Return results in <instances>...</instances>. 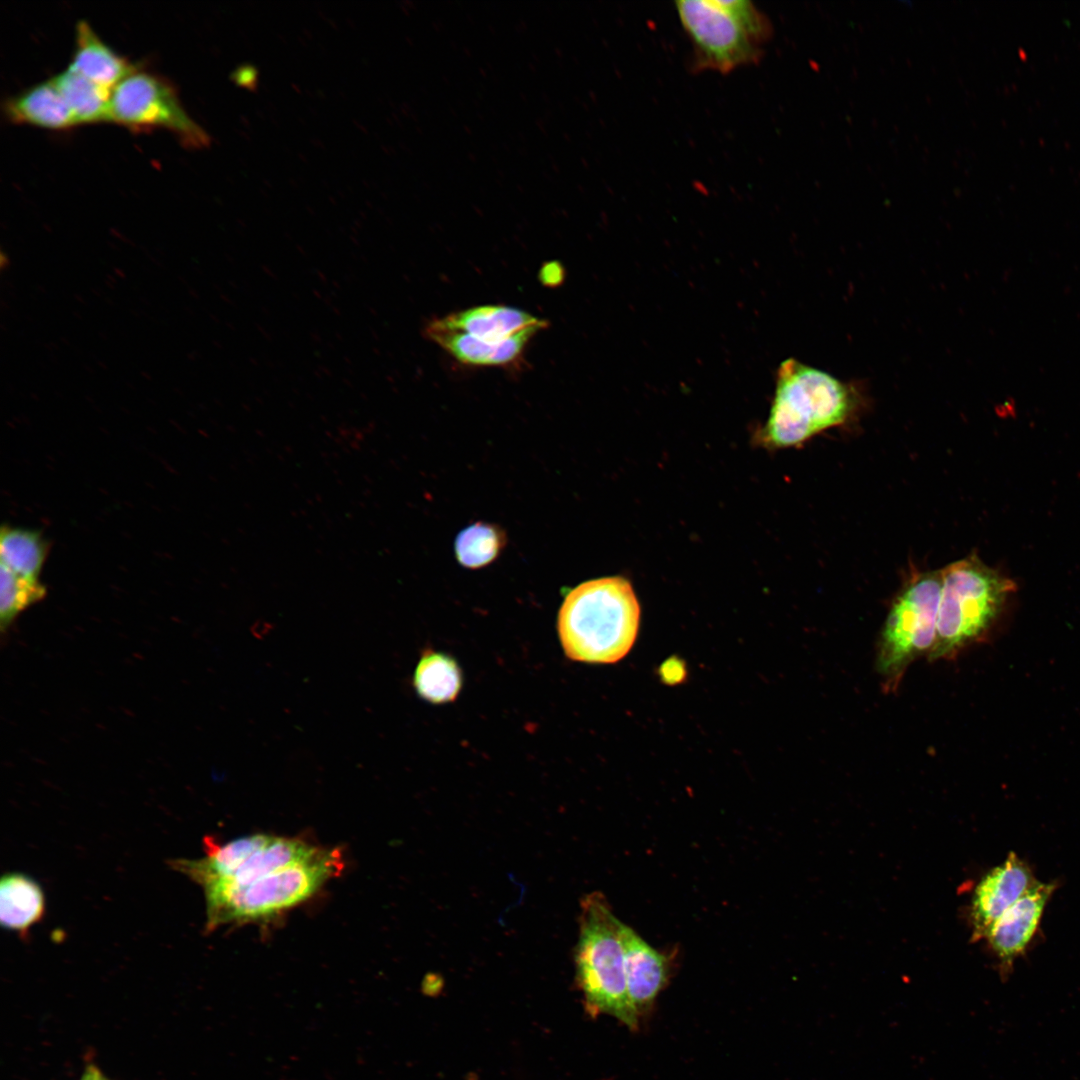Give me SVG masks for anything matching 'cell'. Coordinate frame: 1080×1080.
<instances>
[{
	"instance_id": "1",
	"label": "cell",
	"mask_w": 1080,
	"mask_h": 1080,
	"mask_svg": "<svg viewBox=\"0 0 1080 1080\" xmlns=\"http://www.w3.org/2000/svg\"><path fill=\"white\" fill-rule=\"evenodd\" d=\"M639 623L640 605L631 583L610 576L585 581L567 593L557 631L569 659L612 664L631 650Z\"/></svg>"
},
{
	"instance_id": "2",
	"label": "cell",
	"mask_w": 1080,
	"mask_h": 1080,
	"mask_svg": "<svg viewBox=\"0 0 1080 1080\" xmlns=\"http://www.w3.org/2000/svg\"><path fill=\"white\" fill-rule=\"evenodd\" d=\"M857 404L851 385L796 359H786L777 370L774 399L759 440L768 448L797 446L846 422Z\"/></svg>"
},
{
	"instance_id": "3",
	"label": "cell",
	"mask_w": 1080,
	"mask_h": 1080,
	"mask_svg": "<svg viewBox=\"0 0 1080 1080\" xmlns=\"http://www.w3.org/2000/svg\"><path fill=\"white\" fill-rule=\"evenodd\" d=\"M675 11L692 45V69L729 74L758 64L773 35L769 17L749 0H678Z\"/></svg>"
},
{
	"instance_id": "4",
	"label": "cell",
	"mask_w": 1080,
	"mask_h": 1080,
	"mask_svg": "<svg viewBox=\"0 0 1080 1080\" xmlns=\"http://www.w3.org/2000/svg\"><path fill=\"white\" fill-rule=\"evenodd\" d=\"M936 640L930 661L952 660L985 639L1015 583L971 556L941 570Z\"/></svg>"
},
{
	"instance_id": "5",
	"label": "cell",
	"mask_w": 1080,
	"mask_h": 1080,
	"mask_svg": "<svg viewBox=\"0 0 1080 1080\" xmlns=\"http://www.w3.org/2000/svg\"><path fill=\"white\" fill-rule=\"evenodd\" d=\"M622 923L601 892L583 897L574 957L576 979L591 1014H608L636 1030L639 1015L628 996Z\"/></svg>"
},
{
	"instance_id": "6",
	"label": "cell",
	"mask_w": 1080,
	"mask_h": 1080,
	"mask_svg": "<svg viewBox=\"0 0 1080 1080\" xmlns=\"http://www.w3.org/2000/svg\"><path fill=\"white\" fill-rule=\"evenodd\" d=\"M343 867L337 849L296 863L245 885L204 889L207 932L223 925L270 918L312 896Z\"/></svg>"
},
{
	"instance_id": "7",
	"label": "cell",
	"mask_w": 1080,
	"mask_h": 1080,
	"mask_svg": "<svg viewBox=\"0 0 1080 1080\" xmlns=\"http://www.w3.org/2000/svg\"><path fill=\"white\" fill-rule=\"evenodd\" d=\"M941 584V570L921 573L892 603L876 654V669L887 692L898 688L910 664L930 655L936 640Z\"/></svg>"
},
{
	"instance_id": "8",
	"label": "cell",
	"mask_w": 1080,
	"mask_h": 1080,
	"mask_svg": "<svg viewBox=\"0 0 1080 1080\" xmlns=\"http://www.w3.org/2000/svg\"><path fill=\"white\" fill-rule=\"evenodd\" d=\"M111 121L134 130L164 128L190 148L210 144L208 133L185 111L174 86L161 76L136 69L111 93Z\"/></svg>"
},
{
	"instance_id": "9",
	"label": "cell",
	"mask_w": 1080,
	"mask_h": 1080,
	"mask_svg": "<svg viewBox=\"0 0 1080 1080\" xmlns=\"http://www.w3.org/2000/svg\"><path fill=\"white\" fill-rule=\"evenodd\" d=\"M1035 882L1026 864L1010 852L977 885L971 905L972 939L986 937L997 920Z\"/></svg>"
},
{
	"instance_id": "10",
	"label": "cell",
	"mask_w": 1080,
	"mask_h": 1080,
	"mask_svg": "<svg viewBox=\"0 0 1080 1080\" xmlns=\"http://www.w3.org/2000/svg\"><path fill=\"white\" fill-rule=\"evenodd\" d=\"M628 996L639 1017L647 1013L672 976L674 954L656 949L625 923L621 926Z\"/></svg>"
},
{
	"instance_id": "11",
	"label": "cell",
	"mask_w": 1080,
	"mask_h": 1080,
	"mask_svg": "<svg viewBox=\"0 0 1080 1080\" xmlns=\"http://www.w3.org/2000/svg\"><path fill=\"white\" fill-rule=\"evenodd\" d=\"M542 329L531 327L502 342L490 343L452 328L438 318L425 325L424 336L462 364L509 367L522 360L528 343Z\"/></svg>"
},
{
	"instance_id": "12",
	"label": "cell",
	"mask_w": 1080,
	"mask_h": 1080,
	"mask_svg": "<svg viewBox=\"0 0 1080 1080\" xmlns=\"http://www.w3.org/2000/svg\"><path fill=\"white\" fill-rule=\"evenodd\" d=\"M1055 885L1035 881L993 925L986 938L1004 970L1010 969L1034 936Z\"/></svg>"
},
{
	"instance_id": "13",
	"label": "cell",
	"mask_w": 1080,
	"mask_h": 1080,
	"mask_svg": "<svg viewBox=\"0 0 1080 1080\" xmlns=\"http://www.w3.org/2000/svg\"><path fill=\"white\" fill-rule=\"evenodd\" d=\"M442 321L482 341L499 343L531 327L546 328L548 323L526 311L504 306H476L451 313Z\"/></svg>"
},
{
	"instance_id": "14",
	"label": "cell",
	"mask_w": 1080,
	"mask_h": 1080,
	"mask_svg": "<svg viewBox=\"0 0 1080 1080\" xmlns=\"http://www.w3.org/2000/svg\"><path fill=\"white\" fill-rule=\"evenodd\" d=\"M68 69L83 77L113 89L137 67L108 46L88 22L76 25V43Z\"/></svg>"
},
{
	"instance_id": "15",
	"label": "cell",
	"mask_w": 1080,
	"mask_h": 1080,
	"mask_svg": "<svg viewBox=\"0 0 1080 1080\" xmlns=\"http://www.w3.org/2000/svg\"><path fill=\"white\" fill-rule=\"evenodd\" d=\"M7 118L53 130L77 125L74 116L52 79L38 83L10 97L4 103Z\"/></svg>"
},
{
	"instance_id": "16",
	"label": "cell",
	"mask_w": 1080,
	"mask_h": 1080,
	"mask_svg": "<svg viewBox=\"0 0 1080 1080\" xmlns=\"http://www.w3.org/2000/svg\"><path fill=\"white\" fill-rule=\"evenodd\" d=\"M45 913V895L33 878L19 872L2 876L0 882V922L3 928L26 937Z\"/></svg>"
},
{
	"instance_id": "17",
	"label": "cell",
	"mask_w": 1080,
	"mask_h": 1080,
	"mask_svg": "<svg viewBox=\"0 0 1080 1080\" xmlns=\"http://www.w3.org/2000/svg\"><path fill=\"white\" fill-rule=\"evenodd\" d=\"M52 80L77 124L111 121L112 90L69 69Z\"/></svg>"
},
{
	"instance_id": "18",
	"label": "cell",
	"mask_w": 1080,
	"mask_h": 1080,
	"mask_svg": "<svg viewBox=\"0 0 1080 1080\" xmlns=\"http://www.w3.org/2000/svg\"><path fill=\"white\" fill-rule=\"evenodd\" d=\"M413 685L417 694L432 704L454 701L462 687V672L449 655L426 651L414 672Z\"/></svg>"
},
{
	"instance_id": "19",
	"label": "cell",
	"mask_w": 1080,
	"mask_h": 1080,
	"mask_svg": "<svg viewBox=\"0 0 1080 1080\" xmlns=\"http://www.w3.org/2000/svg\"><path fill=\"white\" fill-rule=\"evenodd\" d=\"M48 554L39 531L3 525L0 533L1 565L31 580H38Z\"/></svg>"
},
{
	"instance_id": "20",
	"label": "cell",
	"mask_w": 1080,
	"mask_h": 1080,
	"mask_svg": "<svg viewBox=\"0 0 1080 1080\" xmlns=\"http://www.w3.org/2000/svg\"><path fill=\"white\" fill-rule=\"evenodd\" d=\"M506 543V534L499 526L483 521L472 523L455 538L456 560L467 569L487 567L501 555Z\"/></svg>"
},
{
	"instance_id": "21",
	"label": "cell",
	"mask_w": 1080,
	"mask_h": 1080,
	"mask_svg": "<svg viewBox=\"0 0 1080 1080\" xmlns=\"http://www.w3.org/2000/svg\"><path fill=\"white\" fill-rule=\"evenodd\" d=\"M0 579V626L4 631L20 612L45 597L46 588L39 580L20 576L3 565Z\"/></svg>"
},
{
	"instance_id": "22",
	"label": "cell",
	"mask_w": 1080,
	"mask_h": 1080,
	"mask_svg": "<svg viewBox=\"0 0 1080 1080\" xmlns=\"http://www.w3.org/2000/svg\"><path fill=\"white\" fill-rule=\"evenodd\" d=\"M540 276L545 285L554 286L563 279V271L558 263H549L543 266Z\"/></svg>"
},
{
	"instance_id": "23",
	"label": "cell",
	"mask_w": 1080,
	"mask_h": 1080,
	"mask_svg": "<svg viewBox=\"0 0 1080 1080\" xmlns=\"http://www.w3.org/2000/svg\"><path fill=\"white\" fill-rule=\"evenodd\" d=\"M233 80L240 86L254 87L256 82V71L250 66L239 67L233 73Z\"/></svg>"
}]
</instances>
